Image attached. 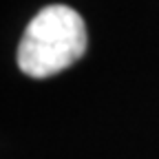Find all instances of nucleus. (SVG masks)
Masks as SVG:
<instances>
[{
    "instance_id": "obj_1",
    "label": "nucleus",
    "mask_w": 159,
    "mask_h": 159,
    "mask_svg": "<svg viewBox=\"0 0 159 159\" xmlns=\"http://www.w3.org/2000/svg\"><path fill=\"white\" fill-rule=\"evenodd\" d=\"M86 51V27L75 9L49 5L27 25L18 44V66L29 77L42 80L75 64Z\"/></svg>"
}]
</instances>
